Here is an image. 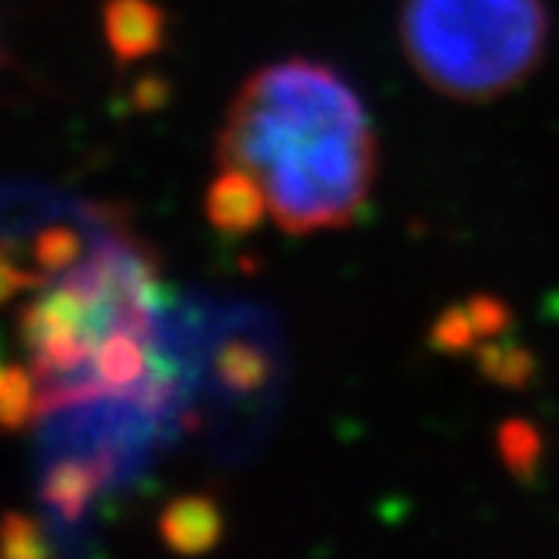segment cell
Masks as SVG:
<instances>
[{
  "label": "cell",
  "instance_id": "cell-12",
  "mask_svg": "<svg viewBox=\"0 0 559 559\" xmlns=\"http://www.w3.org/2000/svg\"><path fill=\"white\" fill-rule=\"evenodd\" d=\"M221 377L240 392H252L264 382V358L255 345L237 342L221 355Z\"/></svg>",
  "mask_w": 559,
  "mask_h": 559
},
{
  "label": "cell",
  "instance_id": "cell-5",
  "mask_svg": "<svg viewBox=\"0 0 559 559\" xmlns=\"http://www.w3.org/2000/svg\"><path fill=\"white\" fill-rule=\"evenodd\" d=\"M267 215H271V209H267V197H264L259 180L240 171V168L221 165V175L212 180V187L205 193L209 224L218 234L242 237V234L255 230Z\"/></svg>",
  "mask_w": 559,
  "mask_h": 559
},
{
  "label": "cell",
  "instance_id": "cell-11",
  "mask_svg": "<svg viewBox=\"0 0 559 559\" xmlns=\"http://www.w3.org/2000/svg\"><path fill=\"white\" fill-rule=\"evenodd\" d=\"M44 554H47V544L40 535L38 520L22 516V513H7L0 520V557L35 559Z\"/></svg>",
  "mask_w": 559,
  "mask_h": 559
},
{
  "label": "cell",
  "instance_id": "cell-1",
  "mask_svg": "<svg viewBox=\"0 0 559 559\" xmlns=\"http://www.w3.org/2000/svg\"><path fill=\"white\" fill-rule=\"evenodd\" d=\"M218 162L259 180L289 234L358 218L377 180V138L355 87L330 66L286 60L259 69L234 97Z\"/></svg>",
  "mask_w": 559,
  "mask_h": 559
},
{
  "label": "cell",
  "instance_id": "cell-3",
  "mask_svg": "<svg viewBox=\"0 0 559 559\" xmlns=\"http://www.w3.org/2000/svg\"><path fill=\"white\" fill-rule=\"evenodd\" d=\"M540 0H404L401 40L419 79L454 100H495L520 87L547 50Z\"/></svg>",
  "mask_w": 559,
  "mask_h": 559
},
{
  "label": "cell",
  "instance_id": "cell-14",
  "mask_svg": "<svg viewBox=\"0 0 559 559\" xmlns=\"http://www.w3.org/2000/svg\"><path fill=\"white\" fill-rule=\"evenodd\" d=\"M466 311L476 323L479 340H495L507 326H510V308L498 301L495 296H473L466 301Z\"/></svg>",
  "mask_w": 559,
  "mask_h": 559
},
{
  "label": "cell",
  "instance_id": "cell-2",
  "mask_svg": "<svg viewBox=\"0 0 559 559\" xmlns=\"http://www.w3.org/2000/svg\"><path fill=\"white\" fill-rule=\"evenodd\" d=\"M153 255L124 230L106 227L91 255L57 274L22 314L40 414L84 404L97 352L119 333L153 330Z\"/></svg>",
  "mask_w": 559,
  "mask_h": 559
},
{
  "label": "cell",
  "instance_id": "cell-7",
  "mask_svg": "<svg viewBox=\"0 0 559 559\" xmlns=\"http://www.w3.org/2000/svg\"><path fill=\"white\" fill-rule=\"evenodd\" d=\"M159 535L168 550L180 557H200L218 547L224 535V513L209 495H187L162 510Z\"/></svg>",
  "mask_w": 559,
  "mask_h": 559
},
{
  "label": "cell",
  "instance_id": "cell-9",
  "mask_svg": "<svg viewBox=\"0 0 559 559\" xmlns=\"http://www.w3.org/2000/svg\"><path fill=\"white\" fill-rule=\"evenodd\" d=\"M481 373L488 380H495L498 385H513L522 389L528 385L535 377V358L520 348V345H510V342H491L485 345V352H479Z\"/></svg>",
  "mask_w": 559,
  "mask_h": 559
},
{
  "label": "cell",
  "instance_id": "cell-10",
  "mask_svg": "<svg viewBox=\"0 0 559 559\" xmlns=\"http://www.w3.org/2000/svg\"><path fill=\"white\" fill-rule=\"evenodd\" d=\"M500 457L510 466L513 476H532L540 457V436L538 429L525 419H510L503 423L498 432Z\"/></svg>",
  "mask_w": 559,
  "mask_h": 559
},
{
  "label": "cell",
  "instance_id": "cell-13",
  "mask_svg": "<svg viewBox=\"0 0 559 559\" xmlns=\"http://www.w3.org/2000/svg\"><path fill=\"white\" fill-rule=\"evenodd\" d=\"M476 340H479V333H476V323L469 318L466 305L448 308L432 330V345L439 352H463V348H473Z\"/></svg>",
  "mask_w": 559,
  "mask_h": 559
},
{
  "label": "cell",
  "instance_id": "cell-6",
  "mask_svg": "<svg viewBox=\"0 0 559 559\" xmlns=\"http://www.w3.org/2000/svg\"><path fill=\"white\" fill-rule=\"evenodd\" d=\"M103 32L121 66L156 53L165 40V13L156 0H106Z\"/></svg>",
  "mask_w": 559,
  "mask_h": 559
},
{
  "label": "cell",
  "instance_id": "cell-8",
  "mask_svg": "<svg viewBox=\"0 0 559 559\" xmlns=\"http://www.w3.org/2000/svg\"><path fill=\"white\" fill-rule=\"evenodd\" d=\"M32 252H35V271L47 280L79 264L87 252V240H84V230L75 224H50L35 237Z\"/></svg>",
  "mask_w": 559,
  "mask_h": 559
},
{
  "label": "cell",
  "instance_id": "cell-16",
  "mask_svg": "<svg viewBox=\"0 0 559 559\" xmlns=\"http://www.w3.org/2000/svg\"><path fill=\"white\" fill-rule=\"evenodd\" d=\"M10 380H13V367H0V407H3V399H7Z\"/></svg>",
  "mask_w": 559,
  "mask_h": 559
},
{
  "label": "cell",
  "instance_id": "cell-15",
  "mask_svg": "<svg viewBox=\"0 0 559 559\" xmlns=\"http://www.w3.org/2000/svg\"><path fill=\"white\" fill-rule=\"evenodd\" d=\"M38 286H44V274L25 271V267H20L16 261L0 249V305L7 299H13L22 289H38Z\"/></svg>",
  "mask_w": 559,
  "mask_h": 559
},
{
  "label": "cell",
  "instance_id": "cell-4",
  "mask_svg": "<svg viewBox=\"0 0 559 559\" xmlns=\"http://www.w3.org/2000/svg\"><path fill=\"white\" fill-rule=\"evenodd\" d=\"M116 473V460L109 454L79 451L53 460L40 479V500L47 510L62 522H79L94 498L106 488V481Z\"/></svg>",
  "mask_w": 559,
  "mask_h": 559
}]
</instances>
